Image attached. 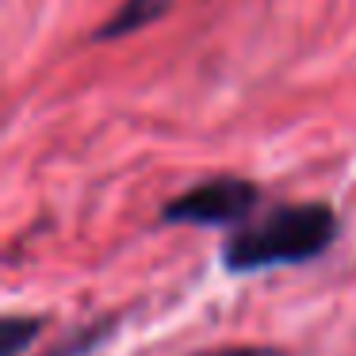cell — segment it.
<instances>
[{
  "label": "cell",
  "mask_w": 356,
  "mask_h": 356,
  "mask_svg": "<svg viewBox=\"0 0 356 356\" xmlns=\"http://www.w3.org/2000/svg\"><path fill=\"white\" fill-rule=\"evenodd\" d=\"M337 238V215L325 203L276 207L253 226H238L222 241L226 272H261L276 264H302L322 257Z\"/></svg>",
  "instance_id": "6da1fadb"
},
{
  "label": "cell",
  "mask_w": 356,
  "mask_h": 356,
  "mask_svg": "<svg viewBox=\"0 0 356 356\" xmlns=\"http://www.w3.org/2000/svg\"><path fill=\"white\" fill-rule=\"evenodd\" d=\"M261 192L253 180L241 177H215L195 184L192 192L177 195L165 207V222H188V226H245L249 211L257 207Z\"/></svg>",
  "instance_id": "7a4b0ae2"
},
{
  "label": "cell",
  "mask_w": 356,
  "mask_h": 356,
  "mask_svg": "<svg viewBox=\"0 0 356 356\" xmlns=\"http://www.w3.org/2000/svg\"><path fill=\"white\" fill-rule=\"evenodd\" d=\"M169 12V0H123V8L100 27L96 39H119V35H131V31H142L146 24L161 19Z\"/></svg>",
  "instance_id": "3957f363"
},
{
  "label": "cell",
  "mask_w": 356,
  "mask_h": 356,
  "mask_svg": "<svg viewBox=\"0 0 356 356\" xmlns=\"http://www.w3.org/2000/svg\"><path fill=\"white\" fill-rule=\"evenodd\" d=\"M39 330H42V318H19V314L4 318L0 322V356H19Z\"/></svg>",
  "instance_id": "277c9868"
},
{
  "label": "cell",
  "mask_w": 356,
  "mask_h": 356,
  "mask_svg": "<svg viewBox=\"0 0 356 356\" xmlns=\"http://www.w3.org/2000/svg\"><path fill=\"white\" fill-rule=\"evenodd\" d=\"M111 330H115V322H111V318H104V322H96V325H85V330H77L70 341L54 345L47 356H88L96 345H104V341L111 337Z\"/></svg>",
  "instance_id": "5b68a950"
},
{
  "label": "cell",
  "mask_w": 356,
  "mask_h": 356,
  "mask_svg": "<svg viewBox=\"0 0 356 356\" xmlns=\"http://www.w3.org/2000/svg\"><path fill=\"white\" fill-rule=\"evenodd\" d=\"M195 356H287L280 348H264V345H230V348H207Z\"/></svg>",
  "instance_id": "8992f818"
}]
</instances>
